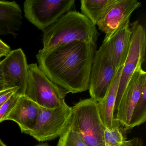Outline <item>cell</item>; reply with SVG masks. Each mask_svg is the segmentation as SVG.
Segmentation results:
<instances>
[{"instance_id":"44dd1931","label":"cell","mask_w":146,"mask_h":146,"mask_svg":"<svg viewBox=\"0 0 146 146\" xmlns=\"http://www.w3.org/2000/svg\"><path fill=\"white\" fill-rule=\"evenodd\" d=\"M120 146H143L141 140L137 137L125 140Z\"/></svg>"},{"instance_id":"9c48e42d","label":"cell","mask_w":146,"mask_h":146,"mask_svg":"<svg viewBox=\"0 0 146 146\" xmlns=\"http://www.w3.org/2000/svg\"><path fill=\"white\" fill-rule=\"evenodd\" d=\"M6 90L18 89V95L24 94L28 78L27 59L21 48L11 51L0 62Z\"/></svg>"},{"instance_id":"484cf974","label":"cell","mask_w":146,"mask_h":146,"mask_svg":"<svg viewBox=\"0 0 146 146\" xmlns=\"http://www.w3.org/2000/svg\"><path fill=\"white\" fill-rule=\"evenodd\" d=\"M0 146H7L3 141L1 139H0Z\"/></svg>"},{"instance_id":"ba28073f","label":"cell","mask_w":146,"mask_h":146,"mask_svg":"<svg viewBox=\"0 0 146 146\" xmlns=\"http://www.w3.org/2000/svg\"><path fill=\"white\" fill-rule=\"evenodd\" d=\"M118 70L101 45L96 51L91 66L89 88L91 99L97 102L104 100Z\"/></svg>"},{"instance_id":"ffe728a7","label":"cell","mask_w":146,"mask_h":146,"mask_svg":"<svg viewBox=\"0 0 146 146\" xmlns=\"http://www.w3.org/2000/svg\"><path fill=\"white\" fill-rule=\"evenodd\" d=\"M17 88L5 90L0 92V107L3 106L12 96L17 91Z\"/></svg>"},{"instance_id":"8fae6325","label":"cell","mask_w":146,"mask_h":146,"mask_svg":"<svg viewBox=\"0 0 146 146\" xmlns=\"http://www.w3.org/2000/svg\"><path fill=\"white\" fill-rule=\"evenodd\" d=\"M130 19L121 24L111 34L105 36L102 45L117 70L123 66L129 49L131 34Z\"/></svg>"},{"instance_id":"7a4b0ae2","label":"cell","mask_w":146,"mask_h":146,"mask_svg":"<svg viewBox=\"0 0 146 146\" xmlns=\"http://www.w3.org/2000/svg\"><path fill=\"white\" fill-rule=\"evenodd\" d=\"M42 52L75 41L96 43L99 34L96 26L79 12H68L43 31Z\"/></svg>"},{"instance_id":"52a82bcc","label":"cell","mask_w":146,"mask_h":146,"mask_svg":"<svg viewBox=\"0 0 146 146\" xmlns=\"http://www.w3.org/2000/svg\"><path fill=\"white\" fill-rule=\"evenodd\" d=\"M72 107L48 108L40 106L35 125L27 134L39 142L53 140L60 136L69 125Z\"/></svg>"},{"instance_id":"8992f818","label":"cell","mask_w":146,"mask_h":146,"mask_svg":"<svg viewBox=\"0 0 146 146\" xmlns=\"http://www.w3.org/2000/svg\"><path fill=\"white\" fill-rule=\"evenodd\" d=\"M131 31L129 49L119 79L117 98L114 106V113L119 105L125 88L134 72L141 66L145 60L146 36L145 28L136 21L130 24Z\"/></svg>"},{"instance_id":"e0dca14e","label":"cell","mask_w":146,"mask_h":146,"mask_svg":"<svg viewBox=\"0 0 146 146\" xmlns=\"http://www.w3.org/2000/svg\"><path fill=\"white\" fill-rule=\"evenodd\" d=\"M57 146H87L79 134L68 125L60 136Z\"/></svg>"},{"instance_id":"9a60e30c","label":"cell","mask_w":146,"mask_h":146,"mask_svg":"<svg viewBox=\"0 0 146 146\" xmlns=\"http://www.w3.org/2000/svg\"><path fill=\"white\" fill-rule=\"evenodd\" d=\"M123 67L119 70L116 74L115 78L104 100L101 102H98L97 104L101 119L105 127L110 130L119 123L117 121L114 120V106Z\"/></svg>"},{"instance_id":"277c9868","label":"cell","mask_w":146,"mask_h":146,"mask_svg":"<svg viewBox=\"0 0 146 146\" xmlns=\"http://www.w3.org/2000/svg\"><path fill=\"white\" fill-rule=\"evenodd\" d=\"M67 93L51 81L36 64H28V78L25 95L42 107L48 108L68 106Z\"/></svg>"},{"instance_id":"7c38bea8","label":"cell","mask_w":146,"mask_h":146,"mask_svg":"<svg viewBox=\"0 0 146 146\" xmlns=\"http://www.w3.org/2000/svg\"><path fill=\"white\" fill-rule=\"evenodd\" d=\"M141 3L136 0H114L102 19L97 23L99 29L106 34H111L139 8Z\"/></svg>"},{"instance_id":"4fadbf2b","label":"cell","mask_w":146,"mask_h":146,"mask_svg":"<svg viewBox=\"0 0 146 146\" xmlns=\"http://www.w3.org/2000/svg\"><path fill=\"white\" fill-rule=\"evenodd\" d=\"M40 106L25 95H19L13 107L4 120L16 122L21 132L27 134L35 125Z\"/></svg>"},{"instance_id":"5bb4252c","label":"cell","mask_w":146,"mask_h":146,"mask_svg":"<svg viewBox=\"0 0 146 146\" xmlns=\"http://www.w3.org/2000/svg\"><path fill=\"white\" fill-rule=\"evenodd\" d=\"M23 19L21 7L16 1H0V35H17Z\"/></svg>"},{"instance_id":"3957f363","label":"cell","mask_w":146,"mask_h":146,"mask_svg":"<svg viewBox=\"0 0 146 146\" xmlns=\"http://www.w3.org/2000/svg\"><path fill=\"white\" fill-rule=\"evenodd\" d=\"M97 104L90 98L80 100L72 107L69 125L79 134L87 146H105L106 127L100 117Z\"/></svg>"},{"instance_id":"4316f807","label":"cell","mask_w":146,"mask_h":146,"mask_svg":"<svg viewBox=\"0 0 146 146\" xmlns=\"http://www.w3.org/2000/svg\"><path fill=\"white\" fill-rule=\"evenodd\" d=\"M0 59H1V58H0ZM0 61H1V60H0Z\"/></svg>"},{"instance_id":"d6986e66","label":"cell","mask_w":146,"mask_h":146,"mask_svg":"<svg viewBox=\"0 0 146 146\" xmlns=\"http://www.w3.org/2000/svg\"><path fill=\"white\" fill-rule=\"evenodd\" d=\"M18 96L17 92L14 93L11 97L0 107V123L4 121L5 118L14 106Z\"/></svg>"},{"instance_id":"6da1fadb","label":"cell","mask_w":146,"mask_h":146,"mask_svg":"<svg viewBox=\"0 0 146 146\" xmlns=\"http://www.w3.org/2000/svg\"><path fill=\"white\" fill-rule=\"evenodd\" d=\"M97 45L75 41L36 54L38 66L48 78L67 94L89 90L90 71Z\"/></svg>"},{"instance_id":"ac0fdd59","label":"cell","mask_w":146,"mask_h":146,"mask_svg":"<svg viewBox=\"0 0 146 146\" xmlns=\"http://www.w3.org/2000/svg\"><path fill=\"white\" fill-rule=\"evenodd\" d=\"M119 123L111 130L106 128L104 132L105 146H120L125 139L124 137Z\"/></svg>"},{"instance_id":"d4e9b609","label":"cell","mask_w":146,"mask_h":146,"mask_svg":"<svg viewBox=\"0 0 146 146\" xmlns=\"http://www.w3.org/2000/svg\"><path fill=\"white\" fill-rule=\"evenodd\" d=\"M36 146H50L47 143H40L39 144H37Z\"/></svg>"},{"instance_id":"603a6c76","label":"cell","mask_w":146,"mask_h":146,"mask_svg":"<svg viewBox=\"0 0 146 146\" xmlns=\"http://www.w3.org/2000/svg\"><path fill=\"white\" fill-rule=\"evenodd\" d=\"M5 90L3 77H2V74H1V70L0 69V92L4 90Z\"/></svg>"},{"instance_id":"cb8c5ba5","label":"cell","mask_w":146,"mask_h":146,"mask_svg":"<svg viewBox=\"0 0 146 146\" xmlns=\"http://www.w3.org/2000/svg\"><path fill=\"white\" fill-rule=\"evenodd\" d=\"M9 53L4 51L2 49H0V58H2L3 57H5Z\"/></svg>"},{"instance_id":"5b68a950","label":"cell","mask_w":146,"mask_h":146,"mask_svg":"<svg viewBox=\"0 0 146 146\" xmlns=\"http://www.w3.org/2000/svg\"><path fill=\"white\" fill-rule=\"evenodd\" d=\"M76 0H26L24 3L25 18L42 31L70 11Z\"/></svg>"},{"instance_id":"30bf717a","label":"cell","mask_w":146,"mask_h":146,"mask_svg":"<svg viewBox=\"0 0 146 146\" xmlns=\"http://www.w3.org/2000/svg\"><path fill=\"white\" fill-rule=\"evenodd\" d=\"M146 82V72L141 66L138 67L129 81L114 113V120L123 125L126 130L131 129L133 113L140 98L143 84Z\"/></svg>"},{"instance_id":"2e32d148","label":"cell","mask_w":146,"mask_h":146,"mask_svg":"<svg viewBox=\"0 0 146 146\" xmlns=\"http://www.w3.org/2000/svg\"><path fill=\"white\" fill-rule=\"evenodd\" d=\"M114 0H82V14L96 25Z\"/></svg>"},{"instance_id":"7402d4cb","label":"cell","mask_w":146,"mask_h":146,"mask_svg":"<svg viewBox=\"0 0 146 146\" xmlns=\"http://www.w3.org/2000/svg\"><path fill=\"white\" fill-rule=\"evenodd\" d=\"M0 49L6 51L7 52H10L11 51V48L7 44L5 43L3 41L0 39Z\"/></svg>"}]
</instances>
